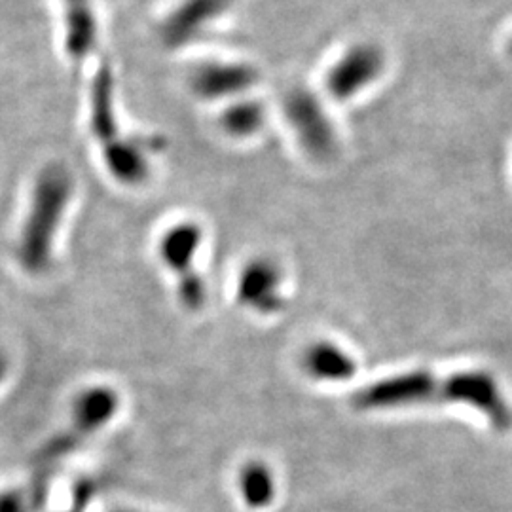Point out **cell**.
I'll return each instance as SVG.
<instances>
[{"mask_svg": "<svg viewBox=\"0 0 512 512\" xmlns=\"http://www.w3.org/2000/svg\"><path fill=\"white\" fill-rule=\"evenodd\" d=\"M359 410H391L406 406H467L476 410L495 431H512V404L492 372L465 370L433 374L414 370L366 385L353 395Z\"/></svg>", "mask_w": 512, "mask_h": 512, "instance_id": "6da1fadb", "label": "cell"}, {"mask_svg": "<svg viewBox=\"0 0 512 512\" xmlns=\"http://www.w3.org/2000/svg\"><path fill=\"white\" fill-rule=\"evenodd\" d=\"M73 190V177L63 165H48L40 171L19 241V260L25 270L38 274L50 266L55 234Z\"/></svg>", "mask_w": 512, "mask_h": 512, "instance_id": "7a4b0ae2", "label": "cell"}, {"mask_svg": "<svg viewBox=\"0 0 512 512\" xmlns=\"http://www.w3.org/2000/svg\"><path fill=\"white\" fill-rule=\"evenodd\" d=\"M285 118L300 147L311 158L325 162L336 154L338 137L321 101L308 90H294L285 99Z\"/></svg>", "mask_w": 512, "mask_h": 512, "instance_id": "3957f363", "label": "cell"}, {"mask_svg": "<svg viewBox=\"0 0 512 512\" xmlns=\"http://www.w3.org/2000/svg\"><path fill=\"white\" fill-rule=\"evenodd\" d=\"M385 71L384 50L372 42L351 46L327 73V92L336 101H349L368 90Z\"/></svg>", "mask_w": 512, "mask_h": 512, "instance_id": "277c9868", "label": "cell"}, {"mask_svg": "<svg viewBox=\"0 0 512 512\" xmlns=\"http://www.w3.org/2000/svg\"><path fill=\"white\" fill-rule=\"evenodd\" d=\"M202 236L200 226L194 222H181L165 232L160 247L165 264L179 275V294L188 310H200L205 302L203 279L192 270Z\"/></svg>", "mask_w": 512, "mask_h": 512, "instance_id": "5b68a950", "label": "cell"}, {"mask_svg": "<svg viewBox=\"0 0 512 512\" xmlns=\"http://www.w3.org/2000/svg\"><path fill=\"white\" fill-rule=\"evenodd\" d=\"M232 4L234 0H181L162 25L165 46L177 50L202 37Z\"/></svg>", "mask_w": 512, "mask_h": 512, "instance_id": "8992f818", "label": "cell"}, {"mask_svg": "<svg viewBox=\"0 0 512 512\" xmlns=\"http://www.w3.org/2000/svg\"><path fill=\"white\" fill-rule=\"evenodd\" d=\"M258 82V73L247 63L209 61L190 74V88L207 101L239 97Z\"/></svg>", "mask_w": 512, "mask_h": 512, "instance_id": "52a82bcc", "label": "cell"}, {"mask_svg": "<svg viewBox=\"0 0 512 512\" xmlns=\"http://www.w3.org/2000/svg\"><path fill=\"white\" fill-rule=\"evenodd\" d=\"M281 272L272 260L258 258L245 266L239 277V300L264 313L279 310L281 296Z\"/></svg>", "mask_w": 512, "mask_h": 512, "instance_id": "ba28073f", "label": "cell"}, {"mask_svg": "<svg viewBox=\"0 0 512 512\" xmlns=\"http://www.w3.org/2000/svg\"><path fill=\"white\" fill-rule=\"evenodd\" d=\"M65 8V48L76 63L97 50L99 27L93 0H61Z\"/></svg>", "mask_w": 512, "mask_h": 512, "instance_id": "9c48e42d", "label": "cell"}, {"mask_svg": "<svg viewBox=\"0 0 512 512\" xmlns=\"http://www.w3.org/2000/svg\"><path fill=\"white\" fill-rule=\"evenodd\" d=\"M304 368L315 380L344 382L355 376L357 365L344 349L332 344H315L304 357Z\"/></svg>", "mask_w": 512, "mask_h": 512, "instance_id": "30bf717a", "label": "cell"}, {"mask_svg": "<svg viewBox=\"0 0 512 512\" xmlns=\"http://www.w3.org/2000/svg\"><path fill=\"white\" fill-rule=\"evenodd\" d=\"M239 488L245 503L253 509L266 507L274 499V478L262 463H251L241 471Z\"/></svg>", "mask_w": 512, "mask_h": 512, "instance_id": "8fae6325", "label": "cell"}, {"mask_svg": "<svg viewBox=\"0 0 512 512\" xmlns=\"http://www.w3.org/2000/svg\"><path fill=\"white\" fill-rule=\"evenodd\" d=\"M266 112L256 101L245 99L228 107L222 114V128L234 137H251L264 126Z\"/></svg>", "mask_w": 512, "mask_h": 512, "instance_id": "7c38bea8", "label": "cell"}, {"mask_svg": "<svg viewBox=\"0 0 512 512\" xmlns=\"http://www.w3.org/2000/svg\"><path fill=\"white\" fill-rule=\"evenodd\" d=\"M48 475L33 482L27 490L0 495V512H38L48 497Z\"/></svg>", "mask_w": 512, "mask_h": 512, "instance_id": "4fadbf2b", "label": "cell"}, {"mask_svg": "<svg viewBox=\"0 0 512 512\" xmlns=\"http://www.w3.org/2000/svg\"><path fill=\"white\" fill-rule=\"evenodd\" d=\"M6 359H4V355L0 353V380L4 378V374H6Z\"/></svg>", "mask_w": 512, "mask_h": 512, "instance_id": "5bb4252c", "label": "cell"}, {"mask_svg": "<svg viewBox=\"0 0 512 512\" xmlns=\"http://www.w3.org/2000/svg\"><path fill=\"white\" fill-rule=\"evenodd\" d=\"M509 54H511V57H512V38H511V42H509Z\"/></svg>", "mask_w": 512, "mask_h": 512, "instance_id": "9a60e30c", "label": "cell"}]
</instances>
